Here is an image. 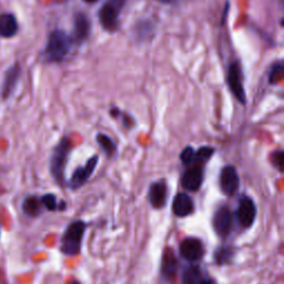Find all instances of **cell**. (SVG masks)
Listing matches in <instances>:
<instances>
[{
	"mask_svg": "<svg viewBox=\"0 0 284 284\" xmlns=\"http://www.w3.org/2000/svg\"><path fill=\"white\" fill-rule=\"evenodd\" d=\"M71 39L69 36L61 30L52 31L47 43L45 55L51 62H60L70 51Z\"/></svg>",
	"mask_w": 284,
	"mask_h": 284,
	"instance_id": "obj_1",
	"label": "cell"
},
{
	"mask_svg": "<svg viewBox=\"0 0 284 284\" xmlns=\"http://www.w3.org/2000/svg\"><path fill=\"white\" fill-rule=\"evenodd\" d=\"M70 149V141L68 139H62L55 148L50 159L51 174L59 186L64 185V169H66Z\"/></svg>",
	"mask_w": 284,
	"mask_h": 284,
	"instance_id": "obj_2",
	"label": "cell"
},
{
	"mask_svg": "<svg viewBox=\"0 0 284 284\" xmlns=\"http://www.w3.org/2000/svg\"><path fill=\"white\" fill-rule=\"evenodd\" d=\"M86 231V223L76 221L70 224L61 240V252L66 256H76L80 252L82 238Z\"/></svg>",
	"mask_w": 284,
	"mask_h": 284,
	"instance_id": "obj_3",
	"label": "cell"
},
{
	"mask_svg": "<svg viewBox=\"0 0 284 284\" xmlns=\"http://www.w3.org/2000/svg\"><path fill=\"white\" fill-rule=\"evenodd\" d=\"M228 85L230 90L232 91L233 96L236 98L238 101L241 103H245L246 97L245 91L243 87V82H242V73L239 63L234 61L230 64L229 71H228Z\"/></svg>",
	"mask_w": 284,
	"mask_h": 284,
	"instance_id": "obj_4",
	"label": "cell"
},
{
	"mask_svg": "<svg viewBox=\"0 0 284 284\" xmlns=\"http://www.w3.org/2000/svg\"><path fill=\"white\" fill-rule=\"evenodd\" d=\"M235 216L236 219H238V222L240 223V226H242L243 228H250L257 217L256 204H254V202L250 198L247 197L242 198L238 209H236Z\"/></svg>",
	"mask_w": 284,
	"mask_h": 284,
	"instance_id": "obj_5",
	"label": "cell"
},
{
	"mask_svg": "<svg viewBox=\"0 0 284 284\" xmlns=\"http://www.w3.org/2000/svg\"><path fill=\"white\" fill-rule=\"evenodd\" d=\"M220 188L226 195H233L239 188V175L233 165H227L221 170L220 173Z\"/></svg>",
	"mask_w": 284,
	"mask_h": 284,
	"instance_id": "obj_6",
	"label": "cell"
},
{
	"mask_svg": "<svg viewBox=\"0 0 284 284\" xmlns=\"http://www.w3.org/2000/svg\"><path fill=\"white\" fill-rule=\"evenodd\" d=\"M204 248L202 242L194 238L185 239L180 244V254L187 261L195 262L202 258Z\"/></svg>",
	"mask_w": 284,
	"mask_h": 284,
	"instance_id": "obj_7",
	"label": "cell"
},
{
	"mask_svg": "<svg viewBox=\"0 0 284 284\" xmlns=\"http://www.w3.org/2000/svg\"><path fill=\"white\" fill-rule=\"evenodd\" d=\"M21 69L18 63H14L4 76V82L2 87V98L8 99L16 90L18 82L20 79Z\"/></svg>",
	"mask_w": 284,
	"mask_h": 284,
	"instance_id": "obj_8",
	"label": "cell"
},
{
	"mask_svg": "<svg viewBox=\"0 0 284 284\" xmlns=\"http://www.w3.org/2000/svg\"><path fill=\"white\" fill-rule=\"evenodd\" d=\"M98 160H99V158L97 156H93L92 158L88 160L84 168L77 169L70 180V188L78 189L84 186L87 182V180L92 174L94 169H96L97 164H98Z\"/></svg>",
	"mask_w": 284,
	"mask_h": 284,
	"instance_id": "obj_9",
	"label": "cell"
},
{
	"mask_svg": "<svg viewBox=\"0 0 284 284\" xmlns=\"http://www.w3.org/2000/svg\"><path fill=\"white\" fill-rule=\"evenodd\" d=\"M203 172L202 168L199 164H195L190 169H188L182 175L181 185L182 187L189 191H197L202 185Z\"/></svg>",
	"mask_w": 284,
	"mask_h": 284,
	"instance_id": "obj_10",
	"label": "cell"
},
{
	"mask_svg": "<svg viewBox=\"0 0 284 284\" xmlns=\"http://www.w3.org/2000/svg\"><path fill=\"white\" fill-rule=\"evenodd\" d=\"M213 228L220 236H226L232 228V216L228 208L219 209L213 217Z\"/></svg>",
	"mask_w": 284,
	"mask_h": 284,
	"instance_id": "obj_11",
	"label": "cell"
},
{
	"mask_svg": "<svg viewBox=\"0 0 284 284\" xmlns=\"http://www.w3.org/2000/svg\"><path fill=\"white\" fill-rule=\"evenodd\" d=\"M99 20L105 30H116L118 27V9L116 5L105 4L99 11Z\"/></svg>",
	"mask_w": 284,
	"mask_h": 284,
	"instance_id": "obj_12",
	"label": "cell"
},
{
	"mask_svg": "<svg viewBox=\"0 0 284 284\" xmlns=\"http://www.w3.org/2000/svg\"><path fill=\"white\" fill-rule=\"evenodd\" d=\"M167 185H165L164 181H158L153 183L149 190V201L153 208H163L165 202H167Z\"/></svg>",
	"mask_w": 284,
	"mask_h": 284,
	"instance_id": "obj_13",
	"label": "cell"
},
{
	"mask_svg": "<svg viewBox=\"0 0 284 284\" xmlns=\"http://www.w3.org/2000/svg\"><path fill=\"white\" fill-rule=\"evenodd\" d=\"M194 210L192 199L186 193H179L175 195L172 204V211L176 217L190 216Z\"/></svg>",
	"mask_w": 284,
	"mask_h": 284,
	"instance_id": "obj_14",
	"label": "cell"
},
{
	"mask_svg": "<svg viewBox=\"0 0 284 284\" xmlns=\"http://www.w3.org/2000/svg\"><path fill=\"white\" fill-rule=\"evenodd\" d=\"M18 32V22L13 14L0 15V36L4 38H13Z\"/></svg>",
	"mask_w": 284,
	"mask_h": 284,
	"instance_id": "obj_15",
	"label": "cell"
},
{
	"mask_svg": "<svg viewBox=\"0 0 284 284\" xmlns=\"http://www.w3.org/2000/svg\"><path fill=\"white\" fill-rule=\"evenodd\" d=\"M89 31H90V21L84 14H77L75 17V28H74V38L76 41L85 40Z\"/></svg>",
	"mask_w": 284,
	"mask_h": 284,
	"instance_id": "obj_16",
	"label": "cell"
},
{
	"mask_svg": "<svg viewBox=\"0 0 284 284\" xmlns=\"http://www.w3.org/2000/svg\"><path fill=\"white\" fill-rule=\"evenodd\" d=\"M176 259L174 253L172 252V250L168 248L165 253L163 254V259H162V274L165 277H172L175 274L176 271Z\"/></svg>",
	"mask_w": 284,
	"mask_h": 284,
	"instance_id": "obj_17",
	"label": "cell"
},
{
	"mask_svg": "<svg viewBox=\"0 0 284 284\" xmlns=\"http://www.w3.org/2000/svg\"><path fill=\"white\" fill-rule=\"evenodd\" d=\"M201 281V272L197 265L188 266L183 271L182 284H200Z\"/></svg>",
	"mask_w": 284,
	"mask_h": 284,
	"instance_id": "obj_18",
	"label": "cell"
},
{
	"mask_svg": "<svg viewBox=\"0 0 284 284\" xmlns=\"http://www.w3.org/2000/svg\"><path fill=\"white\" fill-rule=\"evenodd\" d=\"M40 206H41L40 200H38L34 197H28L25 199V201H23L22 209L25 211L26 215L30 217H36L40 213Z\"/></svg>",
	"mask_w": 284,
	"mask_h": 284,
	"instance_id": "obj_19",
	"label": "cell"
},
{
	"mask_svg": "<svg viewBox=\"0 0 284 284\" xmlns=\"http://www.w3.org/2000/svg\"><path fill=\"white\" fill-rule=\"evenodd\" d=\"M215 150L212 149L210 147H202L200 148L198 151L194 152V160L193 163L194 164H201L208 161V160L211 158V156L213 155Z\"/></svg>",
	"mask_w": 284,
	"mask_h": 284,
	"instance_id": "obj_20",
	"label": "cell"
},
{
	"mask_svg": "<svg viewBox=\"0 0 284 284\" xmlns=\"http://www.w3.org/2000/svg\"><path fill=\"white\" fill-rule=\"evenodd\" d=\"M97 141H98V144L101 146L103 151L108 153V155H111V153L115 152L116 145H115V142L108 137V135L100 133L97 135Z\"/></svg>",
	"mask_w": 284,
	"mask_h": 284,
	"instance_id": "obj_21",
	"label": "cell"
},
{
	"mask_svg": "<svg viewBox=\"0 0 284 284\" xmlns=\"http://www.w3.org/2000/svg\"><path fill=\"white\" fill-rule=\"evenodd\" d=\"M231 257H232V252H231L230 247H221L216 253V261L218 264H226L230 261Z\"/></svg>",
	"mask_w": 284,
	"mask_h": 284,
	"instance_id": "obj_22",
	"label": "cell"
},
{
	"mask_svg": "<svg viewBox=\"0 0 284 284\" xmlns=\"http://www.w3.org/2000/svg\"><path fill=\"white\" fill-rule=\"evenodd\" d=\"M41 204H44L49 211H56L58 210V203L57 199L53 194H46L40 200Z\"/></svg>",
	"mask_w": 284,
	"mask_h": 284,
	"instance_id": "obj_23",
	"label": "cell"
},
{
	"mask_svg": "<svg viewBox=\"0 0 284 284\" xmlns=\"http://www.w3.org/2000/svg\"><path fill=\"white\" fill-rule=\"evenodd\" d=\"M282 76H283V64L277 63L272 68L270 73V77H269L270 84H276L277 81H280L282 79Z\"/></svg>",
	"mask_w": 284,
	"mask_h": 284,
	"instance_id": "obj_24",
	"label": "cell"
},
{
	"mask_svg": "<svg viewBox=\"0 0 284 284\" xmlns=\"http://www.w3.org/2000/svg\"><path fill=\"white\" fill-rule=\"evenodd\" d=\"M194 149L191 147H187L185 150L182 151L181 153V156H180V159H181V161L183 164H186V165H189V164H191L193 163V160H194Z\"/></svg>",
	"mask_w": 284,
	"mask_h": 284,
	"instance_id": "obj_25",
	"label": "cell"
},
{
	"mask_svg": "<svg viewBox=\"0 0 284 284\" xmlns=\"http://www.w3.org/2000/svg\"><path fill=\"white\" fill-rule=\"evenodd\" d=\"M272 163L274 167H276L280 171L283 170V152L282 151H276L272 156Z\"/></svg>",
	"mask_w": 284,
	"mask_h": 284,
	"instance_id": "obj_26",
	"label": "cell"
},
{
	"mask_svg": "<svg viewBox=\"0 0 284 284\" xmlns=\"http://www.w3.org/2000/svg\"><path fill=\"white\" fill-rule=\"evenodd\" d=\"M200 284H213L210 280H203V281H201Z\"/></svg>",
	"mask_w": 284,
	"mask_h": 284,
	"instance_id": "obj_27",
	"label": "cell"
},
{
	"mask_svg": "<svg viewBox=\"0 0 284 284\" xmlns=\"http://www.w3.org/2000/svg\"><path fill=\"white\" fill-rule=\"evenodd\" d=\"M84 2H86V3H89V4H93V3L98 2V0H84Z\"/></svg>",
	"mask_w": 284,
	"mask_h": 284,
	"instance_id": "obj_28",
	"label": "cell"
},
{
	"mask_svg": "<svg viewBox=\"0 0 284 284\" xmlns=\"http://www.w3.org/2000/svg\"><path fill=\"white\" fill-rule=\"evenodd\" d=\"M70 284H80L79 282H77V281H74V282H71Z\"/></svg>",
	"mask_w": 284,
	"mask_h": 284,
	"instance_id": "obj_29",
	"label": "cell"
},
{
	"mask_svg": "<svg viewBox=\"0 0 284 284\" xmlns=\"http://www.w3.org/2000/svg\"><path fill=\"white\" fill-rule=\"evenodd\" d=\"M163 2H170V0H163Z\"/></svg>",
	"mask_w": 284,
	"mask_h": 284,
	"instance_id": "obj_30",
	"label": "cell"
}]
</instances>
